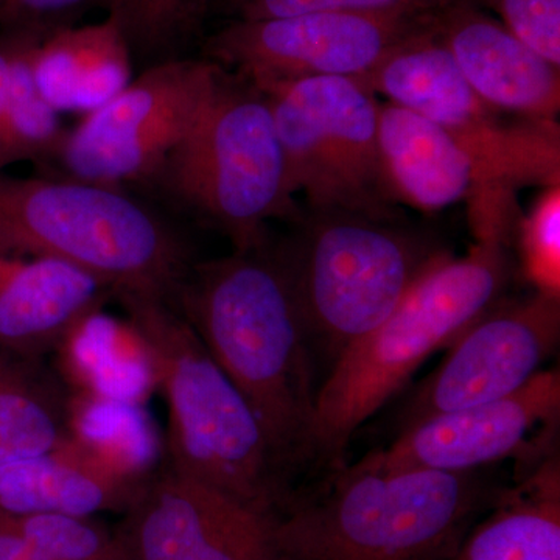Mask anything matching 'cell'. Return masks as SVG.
<instances>
[{"label":"cell","instance_id":"1","mask_svg":"<svg viewBox=\"0 0 560 560\" xmlns=\"http://www.w3.org/2000/svg\"><path fill=\"white\" fill-rule=\"evenodd\" d=\"M172 304L237 386L283 470L311 458L316 393L296 294L270 238L191 264Z\"/></svg>","mask_w":560,"mask_h":560},{"label":"cell","instance_id":"2","mask_svg":"<svg viewBox=\"0 0 560 560\" xmlns=\"http://www.w3.org/2000/svg\"><path fill=\"white\" fill-rule=\"evenodd\" d=\"M510 228L503 221L471 228L475 243L466 256L448 253L431 265L388 318L331 364L316 393L311 456L340 459L352 434L420 364L492 307L508 276Z\"/></svg>","mask_w":560,"mask_h":560},{"label":"cell","instance_id":"3","mask_svg":"<svg viewBox=\"0 0 560 560\" xmlns=\"http://www.w3.org/2000/svg\"><path fill=\"white\" fill-rule=\"evenodd\" d=\"M471 471H345L271 518L279 560H451L485 501Z\"/></svg>","mask_w":560,"mask_h":560},{"label":"cell","instance_id":"4","mask_svg":"<svg viewBox=\"0 0 560 560\" xmlns=\"http://www.w3.org/2000/svg\"><path fill=\"white\" fill-rule=\"evenodd\" d=\"M113 298L149 348L167 397L173 469L272 517L289 500L285 470L241 390L171 301Z\"/></svg>","mask_w":560,"mask_h":560},{"label":"cell","instance_id":"5","mask_svg":"<svg viewBox=\"0 0 560 560\" xmlns=\"http://www.w3.org/2000/svg\"><path fill=\"white\" fill-rule=\"evenodd\" d=\"M0 253L73 265L113 296L171 302L191 265L172 228L124 189L66 176L0 173Z\"/></svg>","mask_w":560,"mask_h":560},{"label":"cell","instance_id":"6","mask_svg":"<svg viewBox=\"0 0 560 560\" xmlns=\"http://www.w3.org/2000/svg\"><path fill=\"white\" fill-rule=\"evenodd\" d=\"M279 243L312 355L335 363L388 318L431 265L448 250L397 221L307 210Z\"/></svg>","mask_w":560,"mask_h":560},{"label":"cell","instance_id":"7","mask_svg":"<svg viewBox=\"0 0 560 560\" xmlns=\"http://www.w3.org/2000/svg\"><path fill=\"white\" fill-rule=\"evenodd\" d=\"M184 208L230 237L235 250L268 238V221L302 217L264 92L219 69L208 101L156 175Z\"/></svg>","mask_w":560,"mask_h":560},{"label":"cell","instance_id":"8","mask_svg":"<svg viewBox=\"0 0 560 560\" xmlns=\"http://www.w3.org/2000/svg\"><path fill=\"white\" fill-rule=\"evenodd\" d=\"M360 83L451 132L488 189L560 184L558 121L508 120V114L482 101L436 35L433 20L394 46Z\"/></svg>","mask_w":560,"mask_h":560},{"label":"cell","instance_id":"9","mask_svg":"<svg viewBox=\"0 0 560 560\" xmlns=\"http://www.w3.org/2000/svg\"><path fill=\"white\" fill-rule=\"evenodd\" d=\"M270 105L287 179L308 210L397 221L378 156V102L359 80L324 77L261 91Z\"/></svg>","mask_w":560,"mask_h":560},{"label":"cell","instance_id":"10","mask_svg":"<svg viewBox=\"0 0 560 560\" xmlns=\"http://www.w3.org/2000/svg\"><path fill=\"white\" fill-rule=\"evenodd\" d=\"M219 69L209 60L154 62L66 131L51 164L66 178L116 189L151 180L197 120Z\"/></svg>","mask_w":560,"mask_h":560},{"label":"cell","instance_id":"11","mask_svg":"<svg viewBox=\"0 0 560 560\" xmlns=\"http://www.w3.org/2000/svg\"><path fill=\"white\" fill-rule=\"evenodd\" d=\"M433 16L304 13L231 21L206 40V60L264 91L291 81L363 80L394 46Z\"/></svg>","mask_w":560,"mask_h":560},{"label":"cell","instance_id":"12","mask_svg":"<svg viewBox=\"0 0 560 560\" xmlns=\"http://www.w3.org/2000/svg\"><path fill=\"white\" fill-rule=\"evenodd\" d=\"M117 533L125 560H279L270 515L173 469L151 475Z\"/></svg>","mask_w":560,"mask_h":560},{"label":"cell","instance_id":"13","mask_svg":"<svg viewBox=\"0 0 560 560\" xmlns=\"http://www.w3.org/2000/svg\"><path fill=\"white\" fill-rule=\"evenodd\" d=\"M559 338L560 298L536 293L486 312L452 342L441 366L412 397L405 429L433 416L510 396L539 374Z\"/></svg>","mask_w":560,"mask_h":560},{"label":"cell","instance_id":"14","mask_svg":"<svg viewBox=\"0 0 560 560\" xmlns=\"http://www.w3.org/2000/svg\"><path fill=\"white\" fill-rule=\"evenodd\" d=\"M559 412V372L540 371L510 396L412 423L364 463L383 470L471 471L517 455L540 423H558Z\"/></svg>","mask_w":560,"mask_h":560},{"label":"cell","instance_id":"15","mask_svg":"<svg viewBox=\"0 0 560 560\" xmlns=\"http://www.w3.org/2000/svg\"><path fill=\"white\" fill-rule=\"evenodd\" d=\"M434 31L471 90L511 116L558 121L560 68L529 49L474 0L440 11Z\"/></svg>","mask_w":560,"mask_h":560},{"label":"cell","instance_id":"16","mask_svg":"<svg viewBox=\"0 0 560 560\" xmlns=\"http://www.w3.org/2000/svg\"><path fill=\"white\" fill-rule=\"evenodd\" d=\"M109 298L105 283L73 265L0 253V349L43 360Z\"/></svg>","mask_w":560,"mask_h":560},{"label":"cell","instance_id":"17","mask_svg":"<svg viewBox=\"0 0 560 560\" xmlns=\"http://www.w3.org/2000/svg\"><path fill=\"white\" fill-rule=\"evenodd\" d=\"M378 156L390 198L434 213L489 190L458 140L394 103H378Z\"/></svg>","mask_w":560,"mask_h":560},{"label":"cell","instance_id":"18","mask_svg":"<svg viewBox=\"0 0 560 560\" xmlns=\"http://www.w3.org/2000/svg\"><path fill=\"white\" fill-rule=\"evenodd\" d=\"M151 478V477H150ZM121 474L75 440L0 466V511L92 517L127 511L150 480Z\"/></svg>","mask_w":560,"mask_h":560},{"label":"cell","instance_id":"19","mask_svg":"<svg viewBox=\"0 0 560 560\" xmlns=\"http://www.w3.org/2000/svg\"><path fill=\"white\" fill-rule=\"evenodd\" d=\"M36 90L57 113H92L132 80V51L110 14L70 25L40 39L32 51Z\"/></svg>","mask_w":560,"mask_h":560},{"label":"cell","instance_id":"20","mask_svg":"<svg viewBox=\"0 0 560 560\" xmlns=\"http://www.w3.org/2000/svg\"><path fill=\"white\" fill-rule=\"evenodd\" d=\"M58 349L77 393L142 405L160 386L150 350L130 320L114 318L103 308L77 323Z\"/></svg>","mask_w":560,"mask_h":560},{"label":"cell","instance_id":"21","mask_svg":"<svg viewBox=\"0 0 560 560\" xmlns=\"http://www.w3.org/2000/svg\"><path fill=\"white\" fill-rule=\"evenodd\" d=\"M72 394L43 360L0 349V466L72 440Z\"/></svg>","mask_w":560,"mask_h":560},{"label":"cell","instance_id":"22","mask_svg":"<svg viewBox=\"0 0 560 560\" xmlns=\"http://www.w3.org/2000/svg\"><path fill=\"white\" fill-rule=\"evenodd\" d=\"M451 560H560V475L548 460L470 530Z\"/></svg>","mask_w":560,"mask_h":560},{"label":"cell","instance_id":"23","mask_svg":"<svg viewBox=\"0 0 560 560\" xmlns=\"http://www.w3.org/2000/svg\"><path fill=\"white\" fill-rule=\"evenodd\" d=\"M72 440L121 474L147 480L153 474L158 438L142 405L72 394Z\"/></svg>","mask_w":560,"mask_h":560},{"label":"cell","instance_id":"24","mask_svg":"<svg viewBox=\"0 0 560 560\" xmlns=\"http://www.w3.org/2000/svg\"><path fill=\"white\" fill-rule=\"evenodd\" d=\"M39 40L21 55L9 103L0 119V173L16 162L50 165L65 138L60 113L44 101L33 81L32 51Z\"/></svg>","mask_w":560,"mask_h":560},{"label":"cell","instance_id":"25","mask_svg":"<svg viewBox=\"0 0 560 560\" xmlns=\"http://www.w3.org/2000/svg\"><path fill=\"white\" fill-rule=\"evenodd\" d=\"M208 7L209 0H114L108 14L120 25L132 54L165 61L178 58L200 32Z\"/></svg>","mask_w":560,"mask_h":560},{"label":"cell","instance_id":"26","mask_svg":"<svg viewBox=\"0 0 560 560\" xmlns=\"http://www.w3.org/2000/svg\"><path fill=\"white\" fill-rule=\"evenodd\" d=\"M28 539L49 560H125L119 536L92 517L14 515Z\"/></svg>","mask_w":560,"mask_h":560},{"label":"cell","instance_id":"27","mask_svg":"<svg viewBox=\"0 0 560 560\" xmlns=\"http://www.w3.org/2000/svg\"><path fill=\"white\" fill-rule=\"evenodd\" d=\"M459 0H223L232 21L271 20L304 13H349L371 16H434Z\"/></svg>","mask_w":560,"mask_h":560},{"label":"cell","instance_id":"28","mask_svg":"<svg viewBox=\"0 0 560 560\" xmlns=\"http://www.w3.org/2000/svg\"><path fill=\"white\" fill-rule=\"evenodd\" d=\"M521 253L536 293L560 298V184L545 187L523 219Z\"/></svg>","mask_w":560,"mask_h":560},{"label":"cell","instance_id":"29","mask_svg":"<svg viewBox=\"0 0 560 560\" xmlns=\"http://www.w3.org/2000/svg\"><path fill=\"white\" fill-rule=\"evenodd\" d=\"M499 14L523 44L560 68V0H474Z\"/></svg>","mask_w":560,"mask_h":560},{"label":"cell","instance_id":"30","mask_svg":"<svg viewBox=\"0 0 560 560\" xmlns=\"http://www.w3.org/2000/svg\"><path fill=\"white\" fill-rule=\"evenodd\" d=\"M114 0H0V32L46 38L75 25L95 9L109 11Z\"/></svg>","mask_w":560,"mask_h":560},{"label":"cell","instance_id":"31","mask_svg":"<svg viewBox=\"0 0 560 560\" xmlns=\"http://www.w3.org/2000/svg\"><path fill=\"white\" fill-rule=\"evenodd\" d=\"M38 36L24 35V33L0 32V119L9 103L11 86H13L14 72L21 55Z\"/></svg>","mask_w":560,"mask_h":560},{"label":"cell","instance_id":"32","mask_svg":"<svg viewBox=\"0 0 560 560\" xmlns=\"http://www.w3.org/2000/svg\"><path fill=\"white\" fill-rule=\"evenodd\" d=\"M0 560H49L22 530L14 515L0 511Z\"/></svg>","mask_w":560,"mask_h":560}]
</instances>
